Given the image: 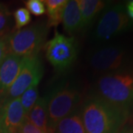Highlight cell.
<instances>
[{"label": "cell", "mask_w": 133, "mask_h": 133, "mask_svg": "<svg viewBox=\"0 0 133 133\" xmlns=\"http://www.w3.org/2000/svg\"><path fill=\"white\" fill-rule=\"evenodd\" d=\"M80 114L86 133H117L129 112L92 95L84 102Z\"/></svg>", "instance_id": "1"}, {"label": "cell", "mask_w": 133, "mask_h": 133, "mask_svg": "<svg viewBox=\"0 0 133 133\" xmlns=\"http://www.w3.org/2000/svg\"><path fill=\"white\" fill-rule=\"evenodd\" d=\"M95 96L128 111L133 107V70H121L103 74L95 86Z\"/></svg>", "instance_id": "2"}, {"label": "cell", "mask_w": 133, "mask_h": 133, "mask_svg": "<svg viewBox=\"0 0 133 133\" xmlns=\"http://www.w3.org/2000/svg\"><path fill=\"white\" fill-rule=\"evenodd\" d=\"M48 30L47 21H43L10 33L7 37L8 53L22 58L37 56L46 44Z\"/></svg>", "instance_id": "3"}, {"label": "cell", "mask_w": 133, "mask_h": 133, "mask_svg": "<svg viewBox=\"0 0 133 133\" xmlns=\"http://www.w3.org/2000/svg\"><path fill=\"white\" fill-rule=\"evenodd\" d=\"M47 98L48 128L52 129L59 121L77 110L81 101L80 92L70 84L56 87Z\"/></svg>", "instance_id": "4"}, {"label": "cell", "mask_w": 133, "mask_h": 133, "mask_svg": "<svg viewBox=\"0 0 133 133\" xmlns=\"http://www.w3.org/2000/svg\"><path fill=\"white\" fill-rule=\"evenodd\" d=\"M132 21L122 5L106 6L93 30L91 38L95 42H101L127 30Z\"/></svg>", "instance_id": "5"}, {"label": "cell", "mask_w": 133, "mask_h": 133, "mask_svg": "<svg viewBox=\"0 0 133 133\" xmlns=\"http://www.w3.org/2000/svg\"><path fill=\"white\" fill-rule=\"evenodd\" d=\"M44 48L48 62L58 71H66L76 62L78 42L73 36H66L56 31Z\"/></svg>", "instance_id": "6"}, {"label": "cell", "mask_w": 133, "mask_h": 133, "mask_svg": "<svg viewBox=\"0 0 133 133\" xmlns=\"http://www.w3.org/2000/svg\"><path fill=\"white\" fill-rule=\"evenodd\" d=\"M43 72L42 63L38 56L24 58L19 75L8 91L0 97V102L20 98L30 87L33 84H38L42 78Z\"/></svg>", "instance_id": "7"}, {"label": "cell", "mask_w": 133, "mask_h": 133, "mask_svg": "<svg viewBox=\"0 0 133 133\" xmlns=\"http://www.w3.org/2000/svg\"><path fill=\"white\" fill-rule=\"evenodd\" d=\"M127 56L124 48L118 46H106L97 48L89 56L90 67L103 74L121 70L127 63Z\"/></svg>", "instance_id": "8"}, {"label": "cell", "mask_w": 133, "mask_h": 133, "mask_svg": "<svg viewBox=\"0 0 133 133\" xmlns=\"http://www.w3.org/2000/svg\"><path fill=\"white\" fill-rule=\"evenodd\" d=\"M20 98L0 102V131L16 133L26 118Z\"/></svg>", "instance_id": "9"}, {"label": "cell", "mask_w": 133, "mask_h": 133, "mask_svg": "<svg viewBox=\"0 0 133 133\" xmlns=\"http://www.w3.org/2000/svg\"><path fill=\"white\" fill-rule=\"evenodd\" d=\"M24 58L7 53L0 64V97L5 94L19 75Z\"/></svg>", "instance_id": "10"}, {"label": "cell", "mask_w": 133, "mask_h": 133, "mask_svg": "<svg viewBox=\"0 0 133 133\" xmlns=\"http://www.w3.org/2000/svg\"><path fill=\"white\" fill-rule=\"evenodd\" d=\"M62 22L64 31L69 35L72 36L83 30L78 0L67 1L63 10Z\"/></svg>", "instance_id": "11"}, {"label": "cell", "mask_w": 133, "mask_h": 133, "mask_svg": "<svg viewBox=\"0 0 133 133\" xmlns=\"http://www.w3.org/2000/svg\"><path fill=\"white\" fill-rule=\"evenodd\" d=\"M83 30L93 23L96 17L103 11L107 3L101 0H78Z\"/></svg>", "instance_id": "12"}, {"label": "cell", "mask_w": 133, "mask_h": 133, "mask_svg": "<svg viewBox=\"0 0 133 133\" xmlns=\"http://www.w3.org/2000/svg\"><path fill=\"white\" fill-rule=\"evenodd\" d=\"M28 119L36 127L44 133L48 130V98L47 96L38 97L37 101L27 115Z\"/></svg>", "instance_id": "13"}, {"label": "cell", "mask_w": 133, "mask_h": 133, "mask_svg": "<svg viewBox=\"0 0 133 133\" xmlns=\"http://www.w3.org/2000/svg\"><path fill=\"white\" fill-rule=\"evenodd\" d=\"M53 133H86L80 111L77 109L59 121L53 129Z\"/></svg>", "instance_id": "14"}, {"label": "cell", "mask_w": 133, "mask_h": 133, "mask_svg": "<svg viewBox=\"0 0 133 133\" xmlns=\"http://www.w3.org/2000/svg\"><path fill=\"white\" fill-rule=\"evenodd\" d=\"M47 14L48 28L57 27L62 22V13L64 8L67 2L66 0H44Z\"/></svg>", "instance_id": "15"}, {"label": "cell", "mask_w": 133, "mask_h": 133, "mask_svg": "<svg viewBox=\"0 0 133 133\" xmlns=\"http://www.w3.org/2000/svg\"><path fill=\"white\" fill-rule=\"evenodd\" d=\"M38 84H33L19 98L26 115H28L30 110L33 109L38 98Z\"/></svg>", "instance_id": "16"}, {"label": "cell", "mask_w": 133, "mask_h": 133, "mask_svg": "<svg viewBox=\"0 0 133 133\" xmlns=\"http://www.w3.org/2000/svg\"><path fill=\"white\" fill-rule=\"evenodd\" d=\"M11 14L5 5L0 3V38H6L10 28Z\"/></svg>", "instance_id": "17"}, {"label": "cell", "mask_w": 133, "mask_h": 133, "mask_svg": "<svg viewBox=\"0 0 133 133\" xmlns=\"http://www.w3.org/2000/svg\"><path fill=\"white\" fill-rule=\"evenodd\" d=\"M15 26L17 30L23 28L27 26L31 21V16L28 10L24 8H20L14 12Z\"/></svg>", "instance_id": "18"}, {"label": "cell", "mask_w": 133, "mask_h": 133, "mask_svg": "<svg viewBox=\"0 0 133 133\" xmlns=\"http://www.w3.org/2000/svg\"><path fill=\"white\" fill-rule=\"evenodd\" d=\"M27 10L36 16H42L46 13V8L42 0H28L25 3Z\"/></svg>", "instance_id": "19"}, {"label": "cell", "mask_w": 133, "mask_h": 133, "mask_svg": "<svg viewBox=\"0 0 133 133\" xmlns=\"http://www.w3.org/2000/svg\"><path fill=\"white\" fill-rule=\"evenodd\" d=\"M16 133H44L39 129L38 127H36L34 124L30 121L26 116V118L23 121V123L20 126V127L18 129Z\"/></svg>", "instance_id": "20"}, {"label": "cell", "mask_w": 133, "mask_h": 133, "mask_svg": "<svg viewBox=\"0 0 133 133\" xmlns=\"http://www.w3.org/2000/svg\"><path fill=\"white\" fill-rule=\"evenodd\" d=\"M7 53H8L7 37L6 38H0V64L3 61Z\"/></svg>", "instance_id": "21"}, {"label": "cell", "mask_w": 133, "mask_h": 133, "mask_svg": "<svg viewBox=\"0 0 133 133\" xmlns=\"http://www.w3.org/2000/svg\"><path fill=\"white\" fill-rule=\"evenodd\" d=\"M126 11L129 19L133 21V1H130L127 4Z\"/></svg>", "instance_id": "22"}, {"label": "cell", "mask_w": 133, "mask_h": 133, "mask_svg": "<svg viewBox=\"0 0 133 133\" xmlns=\"http://www.w3.org/2000/svg\"><path fill=\"white\" fill-rule=\"evenodd\" d=\"M0 133H13V132H8V131H0Z\"/></svg>", "instance_id": "23"}, {"label": "cell", "mask_w": 133, "mask_h": 133, "mask_svg": "<svg viewBox=\"0 0 133 133\" xmlns=\"http://www.w3.org/2000/svg\"><path fill=\"white\" fill-rule=\"evenodd\" d=\"M127 133H133V130H132V131H130V132H129Z\"/></svg>", "instance_id": "24"}]
</instances>
